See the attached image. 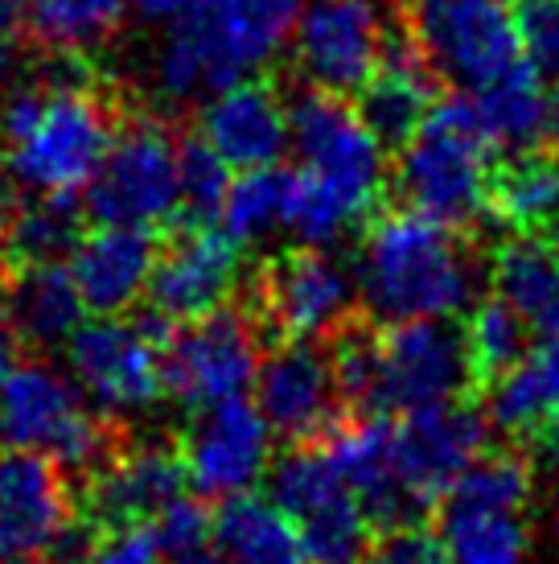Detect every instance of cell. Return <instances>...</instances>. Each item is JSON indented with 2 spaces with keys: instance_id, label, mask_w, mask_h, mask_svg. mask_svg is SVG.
<instances>
[{
  "instance_id": "cell-32",
  "label": "cell",
  "mask_w": 559,
  "mask_h": 564,
  "mask_svg": "<svg viewBox=\"0 0 559 564\" xmlns=\"http://www.w3.org/2000/svg\"><path fill=\"white\" fill-rule=\"evenodd\" d=\"M482 128L490 132V141L497 149H530V144L544 141L547 132V95L544 79L523 66L518 75L494 83L490 91L465 95Z\"/></svg>"
},
{
  "instance_id": "cell-47",
  "label": "cell",
  "mask_w": 559,
  "mask_h": 564,
  "mask_svg": "<svg viewBox=\"0 0 559 564\" xmlns=\"http://www.w3.org/2000/svg\"><path fill=\"white\" fill-rule=\"evenodd\" d=\"M0 276H4V268H0Z\"/></svg>"
},
{
  "instance_id": "cell-11",
  "label": "cell",
  "mask_w": 559,
  "mask_h": 564,
  "mask_svg": "<svg viewBox=\"0 0 559 564\" xmlns=\"http://www.w3.org/2000/svg\"><path fill=\"white\" fill-rule=\"evenodd\" d=\"M243 310L276 343H317L354 317V281L326 248L300 243L260 264Z\"/></svg>"
},
{
  "instance_id": "cell-33",
  "label": "cell",
  "mask_w": 559,
  "mask_h": 564,
  "mask_svg": "<svg viewBox=\"0 0 559 564\" xmlns=\"http://www.w3.org/2000/svg\"><path fill=\"white\" fill-rule=\"evenodd\" d=\"M30 37L42 50L91 54L124 25L128 0H25Z\"/></svg>"
},
{
  "instance_id": "cell-9",
  "label": "cell",
  "mask_w": 559,
  "mask_h": 564,
  "mask_svg": "<svg viewBox=\"0 0 559 564\" xmlns=\"http://www.w3.org/2000/svg\"><path fill=\"white\" fill-rule=\"evenodd\" d=\"M173 322L149 314L140 322L95 317L70 334V379L103 416H140L165 392V346Z\"/></svg>"
},
{
  "instance_id": "cell-26",
  "label": "cell",
  "mask_w": 559,
  "mask_h": 564,
  "mask_svg": "<svg viewBox=\"0 0 559 564\" xmlns=\"http://www.w3.org/2000/svg\"><path fill=\"white\" fill-rule=\"evenodd\" d=\"M0 284H4V305L25 346L54 350L70 343V334L83 326L87 305L78 297V284L66 264L9 268Z\"/></svg>"
},
{
  "instance_id": "cell-34",
  "label": "cell",
  "mask_w": 559,
  "mask_h": 564,
  "mask_svg": "<svg viewBox=\"0 0 559 564\" xmlns=\"http://www.w3.org/2000/svg\"><path fill=\"white\" fill-rule=\"evenodd\" d=\"M288 198H293V170H280V165L239 170L222 198L218 223L239 248H248L288 223Z\"/></svg>"
},
{
  "instance_id": "cell-18",
  "label": "cell",
  "mask_w": 559,
  "mask_h": 564,
  "mask_svg": "<svg viewBox=\"0 0 559 564\" xmlns=\"http://www.w3.org/2000/svg\"><path fill=\"white\" fill-rule=\"evenodd\" d=\"M255 408L272 433L293 445H321L346 421L329 350L313 343H280L255 371Z\"/></svg>"
},
{
  "instance_id": "cell-36",
  "label": "cell",
  "mask_w": 559,
  "mask_h": 564,
  "mask_svg": "<svg viewBox=\"0 0 559 564\" xmlns=\"http://www.w3.org/2000/svg\"><path fill=\"white\" fill-rule=\"evenodd\" d=\"M227 189H231V165L198 132L189 141H177V219L173 223H218Z\"/></svg>"
},
{
  "instance_id": "cell-23",
  "label": "cell",
  "mask_w": 559,
  "mask_h": 564,
  "mask_svg": "<svg viewBox=\"0 0 559 564\" xmlns=\"http://www.w3.org/2000/svg\"><path fill=\"white\" fill-rule=\"evenodd\" d=\"M198 137L231 170H264L276 165L288 149V108L272 83L239 79L206 95Z\"/></svg>"
},
{
  "instance_id": "cell-20",
  "label": "cell",
  "mask_w": 559,
  "mask_h": 564,
  "mask_svg": "<svg viewBox=\"0 0 559 564\" xmlns=\"http://www.w3.org/2000/svg\"><path fill=\"white\" fill-rule=\"evenodd\" d=\"M326 454L338 462L350 490L358 495L371 528H412L432 507L407 486L399 462H395V416L387 412H354L346 416L326 441Z\"/></svg>"
},
{
  "instance_id": "cell-46",
  "label": "cell",
  "mask_w": 559,
  "mask_h": 564,
  "mask_svg": "<svg viewBox=\"0 0 559 564\" xmlns=\"http://www.w3.org/2000/svg\"><path fill=\"white\" fill-rule=\"evenodd\" d=\"M9 564H58V561H42V556H30V561H9Z\"/></svg>"
},
{
  "instance_id": "cell-45",
  "label": "cell",
  "mask_w": 559,
  "mask_h": 564,
  "mask_svg": "<svg viewBox=\"0 0 559 564\" xmlns=\"http://www.w3.org/2000/svg\"><path fill=\"white\" fill-rule=\"evenodd\" d=\"M544 141H551L559 149V87H556V95L547 99V132H544Z\"/></svg>"
},
{
  "instance_id": "cell-4",
  "label": "cell",
  "mask_w": 559,
  "mask_h": 564,
  "mask_svg": "<svg viewBox=\"0 0 559 564\" xmlns=\"http://www.w3.org/2000/svg\"><path fill=\"white\" fill-rule=\"evenodd\" d=\"M399 30L457 95L490 91L527 66L511 0H399Z\"/></svg>"
},
{
  "instance_id": "cell-40",
  "label": "cell",
  "mask_w": 559,
  "mask_h": 564,
  "mask_svg": "<svg viewBox=\"0 0 559 564\" xmlns=\"http://www.w3.org/2000/svg\"><path fill=\"white\" fill-rule=\"evenodd\" d=\"M25 37H4L0 33V95L9 91L17 79H25Z\"/></svg>"
},
{
  "instance_id": "cell-25",
  "label": "cell",
  "mask_w": 559,
  "mask_h": 564,
  "mask_svg": "<svg viewBox=\"0 0 559 564\" xmlns=\"http://www.w3.org/2000/svg\"><path fill=\"white\" fill-rule=\"evenodd\" d=\"M358 116L362 124L374 132V141L383 149H404L416 128L428 120V111L436 108V75L424 66L416 46L407 42V33L399 30L387 42L383 58L374 66V75L358 87Z\"/></svg>"
},
{
  "instance_id": "cell-7",
  "label": "cell",
  "mask_w": 559,
  "mask_h": 564,
  "mask_svg": "<svg viewBox=\"0 0 559 564\" xmlns=\"http://www.w3.org/2000/svg\"><path fill=\"white\" fill-rule=\"evenodd\" d=\"M0 441L54 457L63 470L91 474L120 449L116 421L87 408L75 379L50 362H17L0 379Z\"/></svg>"
},
{
  "instance_id": "cell-2",
  "label": "cell",
  "mask_w": 559,
  "mask_h": 564,
  "mask_svg": "<svg viewBox=\"0 0 559 564\" xmlns=\"http://www.w3.org/2000/svg\"><path fill=\"white\" fill-rule=\"evenodd\" d=\"M300 0H194L165 25L153 58L156 91L194 104L255 75L293 37Z\"/></svg>"
},
{
  "instance_id": "cell-14",
  "label": "cell",
  "mask_w": 559,
  "mask_h": 564,
  "mask_svg": "<svg viewBox=\"0 0 559 564\" xmlns=\"http://www.w3.org/2000/svg\"><path fill=\"white\" fill-rule=\"evenodd\" d=\"M260 326L248 310H215L194 317L165 346V392L186 408H210L239 400L255 388L260 371Z\"/></svg>"
},
{
  "instance_id": "cell-27",
  "label": "cell",
  "mask_w": 559,
  "mask_h": 564,
  "mask_svg": "<svg viewBox=\"0 0 559 564\" xmlns=\"http://www.w3.org/2000/svg\"><path fill=\"white\" fill-rule=\"evenodd\" d=\"M502 227L518 236H547L559 227V149L530 144L514 149L511 158L494 165L490 177V210Z\"/></svg>"
},
{
  "instance_id": "cell-38",
  "label": "cell",
  "mask_w": 559,
  "mask_h": 564,
  "mask_svg": "<svg viewBox=\"0 0 559 564\" xmlns=\"http://www.w3.org/2000/svg\"><path fill=\"white\" fill-rule=\"evenodd\" d=\"M518 46L544 83L559 87V0H511Z\"/></svg>"
},
{
  "instance_id": "cell-28",
  "label": "cell",
  "mask_w": 559,
  "mask_h": 564,
  "mask_svg": "<svg viewBox=\"0 0 559 564\" xmlns=\"http://www.w3.org/2000/svg\"><path fill=\"white\" fill-rule=\"evenodd\" d=\"M494 297H502L539 338L559 334V248L547 236L502 239L494 251Z\"/></svg>"
},
{
  "instance_id": "cell-6",
  "label": "cell",
  "mask_w": 559,
  "mask_h": 564,
  "mask_svg": "<svg viewBox=\"0 0 559 564\" xmlns=\"http://www.w3.org/2000/svg\"><path fill=\"white\" fill-rule=\"evenodd\" d=\"M535 495L530 462L514 449H485L440 495V544L452 564H527Z\"/></svg>"
},
{
  "instance_id": "cell-29",
  "label": "cell",
  "mask_w": 559,
  "mask_h": 564,
  "mask_svg": "<svg viewBox=\"0 0 559 564\" xmlns=\"http://www.w3.org/2000/svg\"><path fill=\"white\" fill-rule=\"evenodd\" d=\"M490 421L514 441H535L559 421V334L530 346L490 388Z\"/></svg>"
},
{
  "instance_id": "cell-39",
  "label": "cell",
  "mask_w": 559,
  "mask_h": 564,
  "mask_svg": "<svg viewBox=\"0 0 559 564\" xmlns=\"http://www.w3.org/2000/svg\"><path fill=\"white\" fill-rule=\"evenodd\" d=\"M362 564H452L440 535H432L424 523L412 528H391L371 540V549L362 556Z\"/></svg>"
},
{
  "instance_id": "cell-43",
  "label": "cell",
  "mask_w": 559,
  "mask_h": 564,
  "mask_svg": "<svg viewBox=\"0 0 559 564\" xmlns=\"http://www.w3.org/2000/svg\"><path fill=\"white\" fill-rule=\"evenodd\" d=\"M535 441H539V449H544V457H547V478H551V502H556V511H559V421L547 424V429Z\"/></svg>"
},
{
  "instance_id": "cell-17",
  "label": "cell",
  "mask_w": 559,
  "mask_h": 564,
  "mask_svg": "<svg viewBox=\"0 0 559 564\" xmlns=\"http://www.w3.org/2000/svg\"><path fill=\"white\" fill-rule=\"evenodd\" d=\"M243 248L215 223H177L173 236L156 248L149 272V305L169 322H194L222 310L239 284Z\"/></svg>"
},
{
  "instance_id": "cell-44",
  "label": "cell",
  "mask_w": 559,
  "mask_h": 564,
  "mask_svg": "<svg viewBox=\"0 0 559 564\" xmlns=\"http://www.w3.org/2000/svg\"><path fill=\"white\" fill-rule=\"evenodd\" d=\"M13 215V186H9V170H4V158H0V227Z\"/></svg>"
},
{
  "instance_id": "cell-35",
  "label": "cell",
  "mask_w": 559,
  "mask_h": 564,
  "mask_svg": "<svg viewBox=\"0 0 559 564\" xmlns=\"http://www.w3.org/2000/svg\"><path fill=\"white\" fill-rule=\"evenodd\" d=\"M465 355H469V371H473V383L478 392H485L494 379H502L514 362L530 350L527 343V322L514 314L502 297L482 301L465 322Z\"/></svg>"
},
{
  "instance_id": "cell-37",
  "label": "cell",
  "mask_w": 559,
  "mask_h": 564,
  "mask_svg": "<svg viewBox=\"0 0 559 564\" xmlns=\"http://www.w3.org/2000/svg\"><path fill=\"white\" fill-rule=\"evenodd\" d=\"M153 535L165 564H222L215 544V511L198 499H173L153 519Z\"/></svg>"
},
{
  "instance_id": "cell-12",
  "label": "cell",
  "mask_w": 559,
  "mask_h": 564,
  "mask_svg": "<svg viewBox=\"0 0 559 564\" xmlns=\"http://www.w3.org/2000/svg\"><path fill=\"white\" fill-rule=\"evenodd\" d=\"M478 392L469 371L465 334L449 326V317H416V322H374V412H412V408L469 400Z\"/></svg>"
},
{
  "instance_id": "cell-8",
  "label": "cell",
  "mask_w": 559,
  "mask_h": 564,
  "mask_svg": "<svg viewBox=\"0 0 559 564\" xmlns=\"http://www.w3.org/2000/svg\"><path fill=\"white\" fill-rule=\"evenodd\" d=\"M267 499L293 523L305 564H362L371 519L326 445H293L267 470Z\"/></svg>"
},
{
  "instance_id": "cell-13",
  "label": "cell",
  "mask_w": 559,
  "mask_h": 564,
  "mask_svg": "<svg viewBox=\"0 0 559 564\" xmlns=\"http://www.w3.org/2000/svg\"><path fill=\"white\" fill-rule=\"evenodd\" d=\"M83 210L95 223L156 231L177 219V137L165 120L140 116L120 124L108 158L87 186Z\"/></svg>"
},
{
  "instance_id": "cell-42",
  "label": "cell",
  "mask_w": 559,
  "mask_h": 564,
  "mask_svg": "<svg viewBox=\"0 0 559 564\" xmlns=\"http://www.w3.org/2000/svg\"><path fill=\"white\" fill-rule=\"evenodd\" d=\"M144 21H156V25H169L173 17H182L194 4V0H128Z\"/></svg>"
},
{
  "instance_id": "cell-10",
  "label": "cell",
  "mask_w": 559,
  "mask_h": 564,
  "mask_svg": "<svg viewBox=\"0 0 559 564\" xmlns=\"http://www.w3.org/2000/svg\"><path fill=\"white\" fill-rule=\"evenodd\" d=\"M288 144L300 158V170L338 194L358 219L366 223L383 198L387 173H383V144L362 124L354 104L333 91H300L288 104Z\"/></svg>"
},
{
  "instance_id": "cell-19",
  "label": "cell",
  "mask_w": 559,
  "mask_h": 564,
  "mask_svg": "<svg viewBox=\"0 0 559 564\" xmlns=\"http://www.w3.org/2000/svg\"><path fill=\"white\" fill-rule=\"evenodd\" d=\"M186 490V470L177 445L144 441V445H120L116 454L87 474V486L78 495V519L95 535L120 532L153 523L173 499Z\"/></svg>"
},
{
  "instance_id": "cell-24",
  "label": "cell",
  "mask_w": 559,
  "mask_h": 564,
  "mask_svg": "<svg viewBox=\"0 0 559 564\" xmlns=\"http://www.w3.org/2000/svg\"><path fill=\"white\" fill-rule=\"evenodd\" d=\"M156 260V239L144 227L99 223L70 251V276L95 317H116L144 293Z\"/></svg>"
},
{
  "instance_id": "cell-41",
  "label": "cell",
  "mask_w": 559,
  "mask_h": 564,
  "mask_svg": "<svg viewBox=\"0 0 559 564\" xmlns=\"http://www.w3.org/2000/svg\"><path fill=\"white\" fill-rule=\"evenodd\" d=\"M21 346L25 343H21V334H17L13 314H9V305H4V297H0V379L21 362Z\"/></svg>"
},
{
  "instance_id": "cell-30",
  "label": "cell",
  "mask_w": 559,
  "mask_h": 564,
  "mask_svg": "<svg viewBox=\"0 0 559 564\" xmlns=\"http://www.w3.org/2000/svg\"><path fill=\"white\" fill-rule=\"evenodd\" d=\"M87 210L75 194H37L30 206H17L0 227V268L63 264L83 239Z\"/></svg>"
},
{
  "instance_id": "cell-21",
  "label": "cell",
  "mask_w": 559,
  "mask_h": 564,
  "mask_svg": "<svg viewBox=\"0 0 559 564\" xmlns=\"http://www.w3.org/2000/svg\"><path fill=\"white\" fill-rule=\"evenodd\" d=\"M78 507L66 470L46 454L9 449L0 457V556H46L75 523Z\"/></svg>"
},
{
  "instance_id": "cell-22",
  "label": "cell",
  "mask_w": 559,
  "mask_h": 564,
  "mask_svg": "<svg viewBox=\"0 0 559 564\" xmlns=\"http://www.w3.org/2000/svg\"><path fill=\"white\" fill-rule=\"evenodd\" d=\"M485 433L490 424L469 400L412 408L395 416V462L407 486L428 507H436L440 495L457 482V474L485 454Z\"/></svg>"
},
{
  "instance_id": "cell-16",
  "label": "cell",
  "mask_w": 559,
  "mask_h": 564,
  "mask_svg": "<svg viewBox=\"0 0 559 564\" xmlns=\"http://www.w3.org/2000/svg\"><path fill=\"white\" fill-rule=\"evenodd\" d=\"M272 424L255 404L222 400V404L198 408V416L186 424L177 441L186 482L202 499H234L248 495L272 470Z\"/></svg>"
},
{
  "instance_id": "cell-31",
  "label": "cell",
  "mask_w": 559,
  "mask_h": 564,
  "mask_svg": "<svg viewBox=\"0 0 559 564\" xmlns=\"http://www.w3.org/2000/svg\"><path fill=\"white\" fill-rule=\"evenodd\" d=\"M215 544L222 564H305L293 523L260 495L222 499L215 511Z\"/></svg>"
},
{
  "instance_id": "cell-15",
  "label": "cell",
  "mask_w": 559,
  "mask_h": 564,
  "mask_svg": "<svg viewBox=\"0 0 559 564\" xmlns=\"http://www.w3.org/2000/svg\"><path fill=\"white\" fill-rule=\"evenodd\" d=\"M391 42L383 0H313L293 25V58L317 91L354 95Z\"/></svg>"
},
{
  "instance_id": "cell-3",
  "label": "cell",
  "mask_w": 559,
  "mask_h": 564,
  "mask_svg": "<svg viewBox=\"0 0 559 564\" xmlns=\"http://www.w3.org/2000/svg\"><path fill=\"white\" fill-rule=\"evenodd\" d=\"M494 153L497 144L490 141L465 95L445 99L399 149L395 194L404 198L407 210L465 231L490 210Z\"/></svg>"
},
{
  "instance_id": "cell-5",
  "label": "cell",
  "mask_w": 559,
  "mask_h": 564,
  "mask_svg": "<svg viewBox=\"0 0 559 564\" xmlns=\"http://www.w3.org/2000/svg\"><path fill=\"white\" fill-rule=\"evenodd\" d=\"M46 87L50 95L42 116L0 158L9 177L33 194H78L91 186L108 158L111 141L124 124V108L116 95L99 87V79Z\"/></svg>"
},
{
  "instance_id": "cell-1",
  "label": "cell",
  "mask_w": 559,
  "mask_h": 564,
  "mask_svg": "<svg viewBox=\"0 0 559 564\" xmlns=\"http://www.w3.org/2000/svg\"><path fill=\"white\" fill-rule=\"evenodd\" d=\"M473 251L457 227L407 206L371 215L362 227L354 284L379 326L461 314L473 297Z\"/></svg>"
}]
</instances>
